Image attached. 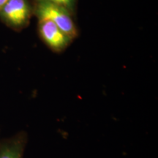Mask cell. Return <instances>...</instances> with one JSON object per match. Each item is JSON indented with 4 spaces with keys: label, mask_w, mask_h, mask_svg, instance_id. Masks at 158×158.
<instances>
[{
    "label": "cell",
    "mask_w": 158,
    "mask_h": 158,
    "mask_svg": "<svg viewBox=\"0 0 158 158\" xmlns=\"http://www.w3.org/2000/svg\"><path fill=\"white\" fill-rule=\"evenodd\" d=\"M35 12L40 20H50L72 39L77 35V29L70 12L64 7L46 0H37Z\"/></svg>",
    "instance_id": "1"
},
{
    "label": "cell",
    "mask_w": 158,
    "mask_h": 158,
    "mask_svg": "<svg viewBox=\"0 0 158 158\" xmlns=\"http://www.w3.org/2000/svg\"><path fill=\"white\" fill-rule=\"evenodd\" d=\"M39 29L43 40L55 51H62L73 40L50 20H40Z\"/></svg>",
    "instance_id": "2"
},
{
    "label": "cell",
    "mask_w": 158,
    "mask_h": 158,
    "mask_svg": "<svg viewBox=\"0 0 158 158\" xmlns=\"http://www.w3.org/2000/svg\"><path fill=\"white\" fill-rule=\"evenodd\" d=\"M1 16L13 27H21L28 21L30 9L27 0H8L0 10Z\"/></svg>",
    "instance_id": "3"
},
{
    "label": "cell",
    "mask_w": 158,
    "mask_h": 158,
    "mask_svg": "<svg viewBox=\"0 0 158 158\" xmlns=\"http://www.w3.org/2000/svg\"><path fill=\"white\" fill-rule=\"evenodd\" d=\"M46 1L64 7L65 9H67L70 12L73 10L75 5V0H46Z\"/></svg>",
    "instance_id": "4"
},
{
    "label": "cell",
    "mask_w": 158,
    "mask_h": 158,
    "mask_svg": "<svg viewBox=\"0 0 158 158\" xmlns=\"http://www.w3.org/2000/svg\"><path fill=\"white\" fill-rule=\"evenodd\" d=\"M7 1H8V0H0V10H1V9L2 8L3 6L5 5Z\"/></svg>",
    "instance_id": "5"
}]
</instances>
